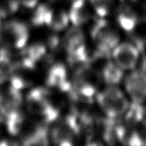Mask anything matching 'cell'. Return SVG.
Instances as JSON below:
<instances>
[{
	"mask_svg": "<svg viewBox=\"0 0 146 146\" xmlns=\"http://www.w3.org/2000/svg\"><path fill=\"white\" fill-rule=\"evenodd\" d=\"M96 100L105 115L112 119L123 116L130 106L124 93L115 86H108L98 93Z\"/></svg>",
	"mask_w": 146,
	"mask_h": 146,
	"instance_id": "6da1fadb",
	"label": "cell"
},
{
	"mask_svg": "<svg viewBox=\"0 0 146 146\" xmlns=\"http://www.w3.org/2000/svg\"><path fill=\"white\" fill-rule=\"evenodd\" d=\"M91 38L97 46V52L108 54L119 44V35L117 31L108 21L101 19L96 21L90 32Z\"/></svg>",
	"mask_w": 146,
	"mask_h": 146,
	"instance_id": "7a4b0ae2",
	"label": "cell"
},
{
	"mask_svg": "<svg viewBox=\"0 0 146 146\" xmlns=\"http://www.w3.org/2000/svg\"><path fill=\"white\" fill-rule=\"evenodd\" d=\"M113 61L123 70H133L138 64L140 47L130 42L119 43L111 50Z\"/></svg>",
	"mask_w": 146,
	"mask_h": 146,
	"instance_id": "3957f363",
	"label": "cell"
},
{
	"mask_svg": "<svg viewBox=\"0 0 146 146\" xmlns=\"http://www.w3.org/2000/svg\"><path fill=\"white\" fill-rule=\"evenodd\" d=\"M124 86L133 102L143 103L146 101V71L132 70L125 78Z\"/></svg>",
	"mask_w": 146,
	"mask_h": 146,
	"instance_id": "277c9868",
	"label": "cell"
},
{
	"mask_svg": "<svg viewBox=\"0 0 146 146\" xmlns=\"http://www.w3.org/2000/svg\"><path fill=\"white\" fill-rule=\"evenodd\" d=\"M29 30L24 23L17 21H9L0 29L1 41L12 44L16 48L23 47L28 41Z\"/></svg>",
	"mask_w": 146,
	"mask_h": 146,
	"instance_id": "5b68a950",
	"label": "cell"
},
{
	"mask_svg": "<svg viewBox=\"0 0 146 146\" xmlns=\"http://www.w3.org/2000/svg\"><path fill=\"white\" fill-rule=\"evenodd\" d=\"M116 21L125 32H132L138 25V16L136 11L128 4H123L116 11Z\"/></svg>",
	"mask_w": 146,
	"mask_h": 146,
	"instance_id": "8992f818",
	"label": "cell"
},
{
	"mask_svg": "<svg viewBox=\"0 0 146 146\" xmlns=\"http://www.w3.org/2000/svg\"><path fill=\"white\" fill-rule=\"evenodd\" d=\"M46 83L48 86H57L61 91L69 92L72 83L67 80V71L62 64H56L49 72Z\"/></svg>",
	"mask_w": 146,
	"mask_h": 146,
	"instance_id": "52a82bcc",
	"label": "cell"
},
{
	"mask_svg": "<svg viewBox=\"0 0 146 146\" xmlns=\"http://www.w3.org/2000/svg\"><path fill=\"white\" fill-rule=\"evenodd\" d=\"M100 76L108 86H115L123 78V70L120 68L113 60H107L101 68Z\"/></svg>",
	"mask_w": 146,
	"mask_h": 146,
	"instance_id": "ba28073f",
	"label": "cell"
},
{
	"mask_svg": "<svg viewBox=\"0 0 146 146\" xmlns=\"http://www.w3.org/2000/svg\"><path fill=\"white\" fill-rule=\"evenodd\" d=\"M85 45V36L80 26L74 25L71 28L63 38V46L68 54Z\"/></svg>",
	"mask_w": 146,
	"mask_h": 146,
	"instance_id": "9c48e42d",
	"label": "cell"
},
{
	"mask_svg": "<svg viewBox=\"0 0 146 146\" xmlns=\"http://www.w3.org/2000/svg\"><path fill=\"white\" fill-rule=\"evenodd\" d=\"M69 19L74 25L80 26L90 19V13L85 0H72L70 10Z\"/></svg>",
	"mask_w": 146,
	"mask_h": 146,
	"instance_id": "30bf717a",
	"label": "cell"
},
{
	"mask_svg": "<svg viewBox=\"0 0 146 146\" xmlns=\"http://www.w3.org/2000/svg\"><path fill=\"white\" fill-rule=\"evenodd\" d=\"M53 17L54 13L52 10H49L45 5H41L36 9L32 21L34 25H42L43 24L50 25Z\"/></svg>",
	"mask_w": 146,
	"mask_h": 146,
	"instance_id": "8fae6325",
	"label": "cell"
},
{
	"mask_svg": "<svg viewBox=\"0 0 146 146\" xmlns=\"http://www.w3.org/2000/svg\"><path fill=\"white\" fill-rule=\"evenodd\" d=\"M6 119H7V130L10 133L13 135L18 134L22 127L23 121H24L23 115L21 114L18 111H16L6 118Z\"/></svg>",
	"mask_w": 146,
	"mask_h": 146,
	"instance_id": "7c38bea8",
	"label": "cell"
},
{
	"mask_svg": "<svg viewBox=\"0 0 146 146\" xmlns=\"http://www.w3.org/2000/svg\"><path fill=\"white\" fill-rule=\"evenodd\" d=\"M115 0H90V5L96 14L100 17H104L110 13L114 6Z\"/></svg>",
	"mask_w": 146,
	"mask_h": 146,
	"instance_id": "4fadbf2b",
	"label": "cell"
},
{
	"mask_svg": "<svg viewBox=\"0 0 146 146\" xmlns=\"http://www.w3.org/2000/svg\"><path fill=\"white\" fill-rule=\"evenodd\" d=\"M69 21L68 14L64 11H60L56 15H54L50 26L54 31H61L68 26Z\"/></svg>",
	"mask_w": 146,
	"mask_h": 146,
	"instance_id": "5bb4252c",
	"label": "cell"
},
{
	"mask_svg": "<svg viewBox=\"0 0 146 146\" xmlns=\"http://www.w3.org/2000/svg\"><path fill=\"white\" fill-rule=\"evenodd\" d=\"M19 7L17 0H0V17H6L16 12Z\"/></svg>",
	"mask_w": 146,
	"mask_h": 146,
	"instance_id": "9a60e30c",
	"label": "cell"
},
{
	"mask_svg": "<svg viewBox=\"0 0 146 146\" xmlns=\"http://www.w3.org/2000/svg\"><path fill=\"white\" fill-rule=\"evenodd\" d=\"M45 52H46V48L42 44L37 43V44L32 45L29 48L25 49V50H23L22 54H26L32 59L37 61L44 56Z\"/></svg>",
	"mask_w": 146,
	"mask_h": 146,
	"instance_id": "2e32d148",
	"label": "cell"
},
{
	"mask_svg": "<svg viewBox=\"0 0 146 146\" xmlns=\"http://www.w3.org/2000/svg\"><path fill=\"white\" fill-rule=\"evenodd\" d=\"M10 86L18 90H21L26 86V82L19 76H12L10 79Z\"/></svg>",
	"mask_w": 146,
	"mask_h": 146,
	"instance_id": "e0dca14e",
	"label": "cell"
},
{
	"mask_svg": "<svg viewBox=\"0 0 146 146\" xmlns=\"http://www.w3.org/2000/svg\"><path fill=\"white\" fill-rule=\"evenodd\" d=\"M59 43V38L56 35H51L50 37L48 39V46L51 49H55L57 47Z\"/></svg>",
	"mask_w": 146,
	"mask_h": 146,
	"instance_id": "ac0fdd59",
	"label": "cell"
},
{
	"mask_svg": "<svg viewBox=\"0 0 146 146\" xmlns=\"http://www.w3.org/2000/svg\"><path fill=\"white\" fill-rule=\"evenodd\" d=\"M38 0H20V2L22 3L23 6L28 7V8H32L37 3Z\"/></svg>",
	"mask_w": 146,
	"mask_h": 146,
	"instance_id": "d6986e66",
	"label": "cell"
},
{
	"mask_svg": "<svg viewBox=\"0 0 146 146\" xmlns=\"http://www.w3.org/2000/svg\"><path fill=\"white\" fill-rule=\"evenodd\" d=\"M7 76L4 74L1 70H0V85L2 84V83H3L4 81H5V80H6V78H7Z\"/></svg>",
	"mask_w": 146,
	"mask_h": 146,
	"instance_id": "ffe728a7",
	"label": "cell"
}]
</instances>
